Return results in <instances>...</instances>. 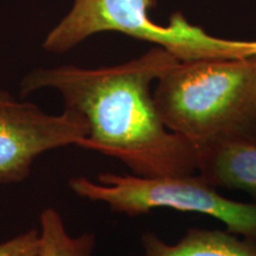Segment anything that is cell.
Masks as SVG:
<instances>
[{"label":"cell","mask_w":256,"mask_h":256,"mask_svg":"<svg viewBox=\"0 0 256 256\" xmlns=\"http://www.w3.org/2000/svg\"><path fill=\"white\" fill-rule=\"evenodd\" d=\"M40 234L38 256H92L94 252V234L72 236L60 212L52 208H46L40 212Z\"/></svg>","instance_id":"cell-8"},{"label":"cell","mask_w":256,"mask_h":256,"mask_svg":"<svg viewBox=\"0 0 256 256\" xmlns=\"http://www.w3.org/2000/svg\"><path fill=\"white\" fill-rule=\"evenodd\" d=\"M144 256H256V241L220 230L190 229L176 244L156 234L142 236Z\"/></svg>","instance_id":"cell-7"},{"label":"cell","mask_w":256,"mask_h":256,"mask_svg":"<svg viewBox=\"0 0 256 256\" xmlns=\"http://www.w3.org/2000/svg\"><path fill=\"white\" fill-rule=\"evenodd\" d=\"M40 229H31L0 243V256H38Z\"/></svg>","instance_id":"cell-9"},{"label":"cell","mask_w":256,"mask_h":256,"mask_svg":"<svg viewBox=\"0 0 256 256\" xmlns=\"http://www.w3.org/2000/svg\"><path fill=\"white\" fill-rule=\"evenodd\" d=\"M78 196L102 202L115 212L136 216L156 208H171L210 215L226 226L230 232L256 241V204L228 200L198 174L179 177H142L136 174H98L69 180Z\"/></svg>","instance_id":"cell-4"},{"label":"cell","mask_w":256,"mask_h":256,"mask_svg":"<svg viewBox=\"0 0 256 256\" xmlns=\"http://www.w3.org/2000/svg\"><path fill=\"white\" fill-rule=\"evenodd\" d=\"M87 134L78 115L64 110L49 114L0 90V185L25 180L38 156L60 147H80Z\"/></svg>","instance_id":"cell-5"},{"label":"cell","mask_w":256,"mask_h":256,"mask_svg":"<svg viewBox=\"0 0 256 256\" xmlns=\"http://www.w3.org/2000/svg\"><path fill=\"white\" fill-rule=\"evenodd\" d=\"M197 174L215 188L256 197V139H235L196 148Z\"/></svg>","instance_id":"cell-6"},{"label":"cell","mask_w":256,"mask_h":256,"mask_svg":"<svg viewBox=\"0 0 256 256\" xmlns=\"http://www.w3.org/2000/svg\"><path fill=\"white\" fill-rule=\"evenodd\" d=\"M177 58L154 46L128 62L101 68H36L22 80V95L58 92L64 110L84 120L80 147L119 159L133 174L179 177L197 174V151L160 118L151 86Z\"/></svg>","instance_id":"cell-1"},{"label":"cell","mask_w":256,"mask_h":256,"mask_svg":"<svg viewBox=\"0 0 256 256\" xmlns=\"http://www.w3.org/2000/svg\"><path fill=\"white\" fill-rule=\"evenodd\" d=\"M153 0H72V8L44 38L48 52L64 54L100 32H120L164 48L178 60L241 57L256 54V40L217 38L174 14L168 25L153 22Z\"/></svg>","instance_id":"cell-3"},{"label":"cell","mask_w":256,"mask_h":256,"mask_svg":"<svg viewBox=\"0 0 256 256\" xmlns=\"http://www.w3.org/2000/svg\"><path fill=\"white\" fill-rule=\"evenodd\" d=\"M156 83L162 122L194 148L256 139V54L177 60Z\"/></svg>","instance_id":"cell-2"}]
</instances>
